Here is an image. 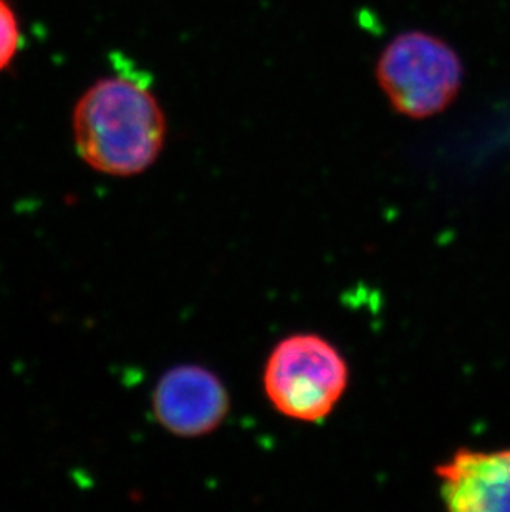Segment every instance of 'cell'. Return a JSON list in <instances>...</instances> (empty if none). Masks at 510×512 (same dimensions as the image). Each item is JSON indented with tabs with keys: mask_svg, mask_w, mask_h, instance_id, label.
<instances>
[{
	"mask_svg": "<svg viewBox=\"0 0 510 512\" xmlns=\"http://www.w3.org/2000/svg\"><path fill=\"white\" fill-rule=\"evenodd\" d=\"M166 116L150 78L121 68L98 80L73 110V140L92 170L130 178L156 163L166 141Z\"/></svg>",
	"mask_w": 510,
	"mask_h": 512,
	"instance_id": "1",
	"label": "cell"
},
{
	"mask_svg": "<svg viewBox=\"0 0 510 512\" xmlns=\"http://www.w3.org/2000/svg\"><path fill=\"white\" fill-rule=\"evenodd\" d=\"M375 78L393 112L409 120H428L446 112L458 98L464 67L446 40L426 30H406L381 50Z\"/></svg>",
	"mask_w": 510,
	"mask_h": 512,
	"instance_id": "2",
	"label": "cell"
},
{
	"mask_svg": "<svg viewBox=\"0 0 510 512\" xmlns=\"http://www.w3.org/2000/svg\"><path fill=\"white\" fill-rule=\"evenodd\" d=\"M348 385V365L328 340L292 335L270 353L264 388L275 410L292 420L320 421L332 413Z\"/></svg>",
	"mask_w": 510,
	"mask_h": 512,
	"instance_id": "3",
	"label": "cell"
},
{
	"mask_svg": "<svg viewBox=\"0 0 510 512\" xmlns=\"http://www.w3.org/2000/svg\"><path fill=\"white\" fill-rule=\"evenodd\" d=\"M153 415L171 435L198 438L221 425L229 411V395L221 380L199 365L169 368L151 397Z\"/></svg>",
	"mask_w": 510,
	"mask_h": 512,
	"instance_id": "4",
	"label": "cell"
},
{
	"mask_svg": "<svg viewBox=\"0 0 510 512\" xmlns=\"http://www.w3.org/2000/svg\"><path fill=\"white\" fill-rule=\"evenodd\" d=\"M436 476L451 511H510V450L456 451Z\"/></svg>",
	"mask_w": 510,
	"mask_h": 512,
	"instance_id": "5",
	"label": "cell"
},
{
	"mask_svg": "<svg viewBox=\"0 0 510 512\" xmlns=\"http://www.w3.org/2000/svg\"><path fill=\"white\" fill-rule=\"evenodd\" d=\"M19 20L7 0H0V72L9 67L19 52Z\"/></svg>",
	"mask_w": 510,
	"mask_h": 512,
	"instance_id": "6",
	"label": "cell"
}]
</instances>
